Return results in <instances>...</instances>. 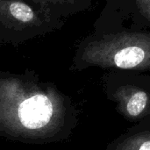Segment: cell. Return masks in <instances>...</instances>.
Wrapping results in <instances>:
<instances>
[{"mask_svg": "<svg viewBox=\"0 0 150 150\" xmlns=\"http://www.w3.org/2000/svg\"><path fill=\"white\" fill-rule=\"evenodd\" d=\"M39 4L48 15L64 19L89 10L93 0H32Z\"/></svg>", "mask_w": 150, "mask_h": 150, "instance_id": "8992f818", "label": "cell"}, {"mask_svg": "<svg viewBox=\"0 0 150 150\" xmlns=\"http://www.w3.org/2000/svg\"><path fill=\"white\" fill-rule=\"evenodd\" d=\"M120 112L129 119H138L150 110V96L144 90L132 84L120 86L114 94Z\"/></svg>", "mask_w": 150, "mask_h": 150, "instance_id": "277c9868", "label": "cell"}, {"mask_svg": "<svg viewBox=\"0 0 150 150\" xmlns=\"http://www.w3.org/2000/svg\"><path fill=\"white\" fill-rule=\"evenodd\" d=\"M133 0H105L104 8L93 24L94 33H105L124 26L129 18Z\"/></svg>", "mask_w": 150, "mask_h": 150, "instance_id": "5b68a950", "label": "cell"}, {"mask_svg": "<svg viewBox=\"0 0 150 150\" xmlns=\"http://www.w3.org/2000/svg\"><path fill=\"white\" fill-rule=\"evenodd\" d=\"M69 101L33 71L0 73V134L25 143H49L64 136Z\"/></svg>", "mask_w": 150, "mask_h": 150, "instance_id": "6da1fadb", "label": "cell"}, {"mask_svg": "<svg viewBox=\"0 0 150 150\" xmlns=\"http://www.w3.org/2000/svg\"><path fill=\"white\" fill-rule=\"evenodd\" d=\"M89 67L120 70H150V28L125 25L84 37L77 45L72 69Z\"/></svg>", "mask_w": 150, "mask_h": 150, "instance_id": "7a4b0ae2", "label": "cell"}, {"mask_svg": "<svg viewBox=\"0 0 150 150\" xmlns=\"http://www.w3.org/2000/svg\"><path fill=\"white\" fill-rule=\"evenodd\" d=\"M32 0H0V45H19L64 25Z\"/></svg>", "mask_w": 150, "mask_h": 150, "instance_id": "3957f363", "label": "cell"}, {"mask_svg": "<svg viewBox=\"0 0 150 150\" xmlns=\"http://www.w3.org/2000/svg\"><path fill=\"white\" fill-rule=\"evenodd\" d=\"M115 150H150V132H142L127 138Z\"/></svg>", "mask_w": 150, "mask_h": 150, "instance_id": "ba28073f", "label": "cell"}, {"mask_svg": "<svg viewBox=\"0 0 150 150\" xmlns=\"http://www.w3.org/2000/svg\"><path fill=\"white\" fill-rule=\"evenodd\" d=\"M129 18L134 26L150 28V0H133Z\"/></svg>", "mask_w": 150, "mask_h": 150, "instance_id": "52a82bcc", "label": "cell"}]
</instances>
